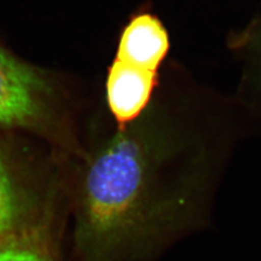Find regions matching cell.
I'll list each match as a JSON object with an SVG mask.
<instances>
[{"label": "cell", "instance_id": "8992f818", "mask_svg": "<svg viewBox=\"0 0 261 261\" xmlns=\"http://www.w3.org/2000/svg\"><path fill=\"white\" fill-rule=\"evenodd\" d=\"M231 46L247 62L250 92L261 109V15L233 36Z\"/></svg>", "mask_w": 261, "mask_h": 261}, {"label": "cell", "instance_id": "5b68a950", "mask_svg": "<svg viewBox=\"0 0 261 261\" xmlns=\"http://www.w3.org/2000/svg\"><path fill=\"white\" fill-rule=\"evenodd\" d=\"M0 144V244L12 239L24 212L21 189Z\"/></svg>", "mask_w": 261, "mask_h": 261}, {"label": "cell", "instance_id": "52a82bcc", "mask_svg": "<svg viewBox=\"0 0 261 261\" xmlns=\"http://www.w3.org/2000/svg\"><path fill=\"white\" fill-rule=\"evenodd\" d=\"M0 261H57L40 241L32 238L10 239L0 244Z\"/></svg>", "mask_w": 261, "mask_h": 261}, {"label": "cell", "instance_id": "6da1fadb", "mask_svg": "<svg viewBox=\"0 0 261 261\" xmlns=\"http://www.w3.org/2000/svg\"><path fill=\"white\" fill-rule=\"evenodd\" d=\"M207 157L187 151L150 117L118 129L79 171V261H136L181 232L208 196Z\"/></svg>", "mask_w": 261, "mask_h": 261}, {"label": "cell", "instance_id": "7a4b0ae2", "mask_svg": "<svg viewBox=\"0 0 261 261\" xmlns=\"http://www.w3.org/2000/svg\"><path fill=\"white\" fill-rule=\"evenodd\" d=\"M56 127L51 79L0 44V128L49 136Z\"/></svg>", "mask_w": 261, "mask_h": 261}, {"label": "cell", "instance_id": "277c9868", "mask_svg": "<svg viewBox=\"0 0 261 261\" xmlns=\"http://www.w3.org/2000/svg\"><path fill=\"white\" fill-rule=\"evenodd\" d=\"M170 48L168 32L148 12L133 16L121 33L116 59L158 73Z\"/></svg>", "mask_w": 261, "mask_h": 261}, {"label": "cell", "instance_id": "3957f363", "mask_svg": "<svg viewBox=\"0 0 261 261\" xmlns=\"http://www.w3.org/2000/svg\"><path fill=\"white\" fill-rule=\"evenodd\" d=\"M158 84V73L114 59L106 81L107 103L118 129L142 118Z\"/></svg>", "mask_w": 261, "mask_h": 261}]
</instances>
